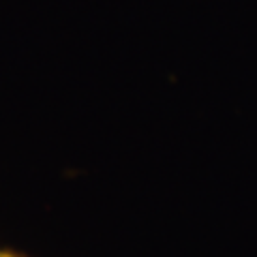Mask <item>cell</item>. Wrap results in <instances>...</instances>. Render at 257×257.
Masks as SVG:
<instances>
[{"label": "cell", "instance_id": "obj_1", "mask_svg": "<svg viewBox=\"0 0 257 257\" xmlns=\"http://www.w3.org/2000/svg\"><path fill=\"white\" fill-rule=\"evenodd\" d=\"M0 257H15V255H11V253H5V251H0Z\"/></svg>", "mask_w": 257, "mask_h": 257}]
</instances>
